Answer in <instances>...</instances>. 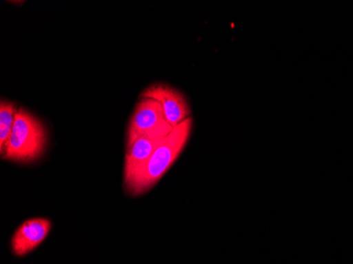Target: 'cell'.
Here are the masks:
<instances>
[{"label": "cell", "instance_id": "1", "mask_svg": "<svg viewBox=\"0 0 353 264\" xmlns=\"http://www.w3.org/2000/svg\"><path fill=\"white\" fill-rule=\"evenodd\" d=\"M192 118H188L174 127L172 132L159 145L150 160L137 172L130 183L124 185L130 196H141L150 192L179 158L192 134Z\"/></svg>", "mask_w": 353, "mask_h": 264}, {"label": "cell", "instance_id": "2", "mask_svg": "<svg viewBox=\"0 0 353 264\" xmlns=\"http://www.w3.org/2000/svg\"><path fill=\"white\" fill-rule=\"evenodd\" d=\"M46 147L47 132L43 123L25 109H19L9 143L1 158L29 164L43 156Z\"/></svg>", "mask_w": 353, "mask_h": 264}, {"label": "cell", "instance_id": "3", "mask_svg": "<svg viewBox=\"0 0 353 264\" xmlns=\"http://www.w3.org/2000/svg\"><path fill=\"white\" fill-rule=\"evenodd\" d=\"M174 128L166 120L160 103L150 97H141L130 121L127 144L142 136L150 139L166 138Z\"/></svg>", "mask_w": 353, "mask_h": 264}, {"label": "cell", "instance_id": "4", "mask_svg": "<svg viewBox=\"0 0 353 264\" xmlns=\"http://www.w3.org/2000/svg\"><path fill=\"white\" fill-rule=\"evenodd\" d=\"M142 97H150L161 104L166 120L172 127L190 118V109L184 95L168 85L156 84L143 91Z\"/></svg>", "mask_w": 353, "mask_h": 264}, {"label": "cell", "instance_id": "5", "mask_svg": "<svg viewBox=\"0 0 353 264\" xmlns=\"http://www.w3.org/2000/svg\"><path fill=\"white\" fill-rule=\"evenodd\" d=\"M52 222L46 218H33L21 223L11 239V251L16 257H25L43 243L50 235Z\"/></svg>", "mask_w": 353, "mask_h": 264}, {"label": "cell", "instance_id": "6", "mask_svg": "<svg viewBox=\"0 0 353 264\" xmlns=\"http://www.w3.org/2000/svg\"><path fill=\"white\" fill-rule=\"evenodd\" d=\"M165 139V138H164ZM164 139L139 138L127 144L124 160V185L146 164Z\"/></svg>", "mask_w": 353, "mask_h": 264}, {"label": "cell", "instance_id": "7", "mask_svg": "<svg viewBox=\"0 0 353 264\" xmlns=\"http://www.w3.org/2000/svg\"><path fill=\"white\" fill-rule=\"evenodd\" d=\"M17 112L19 110L15 105L1 100V105H0V152L1 154L7 148Z\"/></svg>", "mask_w": 353, "mask_h": 264}]
</instances>
